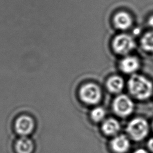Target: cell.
I'll use <instances>...</instances> for the list:
<instances>
[{"label": "cell", "instance_id": "cell-1", "mask_svg": "<svg viewBox=\"0 0 153 153\" xmlns=\"http://www.w3.org/2000/svg\"><path fill=\"white\" fill-rule=\"evenodd\" d=\"M127 87L130 93L138 100L148 99L153 92L152 82L141 75H132L128 81Z\"/></svg>", "mask_w": 153, "mask_h": 153}, {"label": "cell", "instance_id": "cell-5", "mask_svg": "<svg viewBox=\"0 0 153 153\" xmlns=\"http://www.w3.org/2000/svg\"><path fill=\"white\" fill-rule=\"evenodd\" d=\"M112 107L117 115L124 117L132 113L134 109V103L127 95L120 94L114 100Z\"/></svg>", "mask_w": 153, "mask_h": 153}, {"label": "cell", "instance_id": "cell-9", "mask_svg": "<svg viewBox=\"0 0 153 153\" xmlns=\"http://www.w3.org/2000/svg\"><path fill=\"white\" fill-rule=\"evenodd\" d=\"M112 149L118 153L126 152L130 146L128 139L124 135H120L114 137L111 142Z\"/></svg>", "mask_w": 153, "mask_h": 153}, {"label": "cell", "instance_id": "cell-18", "mask_svg": "<svg viewBox=\"0 0 153 153\" xmlns=\"http://www.w3.org/2000/svg\"><path fill=\"white\" fill-rule=\"evenodd\" d=\"M152 129H153V123H152Z\"/></svg>", "mask_w": 153, "mask_h": 153}, {"label": "cell", "instance_id": "cell-16", "mask_svg": "<svg viewBox=\"0 0 153 153\" xmlns=\"http://www.w3.org/2000/svg\"><path fill=\"white\" fill-rule=\"evenodd\" d=\"M148 25L153 29V16H151L148 19Z\"/></svg>", "mask_w": 153, "mask_h": 153}, {"label": "cell", "instance_id": "cell-15", "mask_svg": "<svg viewBox=\"0 0 153 153\" xmlns=\"http://www.w3.org/2000/svg\"><path fill=\"white\" fill-rule=\"evenodd\" d=\"M148 148L153 152V138H151L149 140L148 142Z\"/></svg>", "mask_w": 153, "mask_h": 153}, {"label": "cell", "instance_id": "cell-4", "mask_svg": "<svg viewBox=\"0 0 153 153\" xmlns=\"http://www.w3.org/2000/svg\"><path fill=\"white\" fill-rule=\"evenodd\" d=\"M79 96L84 102L90 105H94L100 100L102 92L96 84L88 83L82 86L79 90Z\"/></svg>", "mask_w": 153, "mask_h": 153}, {"label": "cell", "instance_id": "cell-13", "mask_svg": "<svg viewBox=\"0 0 153 153\" xmlns=\"http://www.w3.org/2000/svg\"><path fill=\"white\" fill-rule=\"evenodd\" d=\"M142 48L146 51L153 52V30L145 33L140 39Z\"/></svg>", "mask_w": 153, "mask_h": 153}, {"label": "cell", "instance_id": "cell-10", "mask_svg": "<svg viewBox=\"0 0 153 153\" xmlns=\"http://www.w3.org/2000/svg\"><path fill=\"white\" fill-rule=\"evenodd\" d=\"M33 148L34 146L32 140L27 136H22L15 144L17 153H32Z\"/></svg>", "mask_w": 153, "mask_h": 153}, {"label": "cell", "instance_id": "cell-6", "mask_svg": "<svg viewBox=\"0 0 153 153\" xmlns=\"http://www.w3.org/2000/svg\"><path fill=\"white\" fill-rule=\"evenodd\" d=\"M35 123L33 120L27 115L19 117L15 122V130L22 136H27L34 129Z\"/></svg>", "mask_w": 153, "mask_h": 153}, {"label": "cell", "instance_id": "cell-17", "mask_svg": "<svg viewBox=\"0 0 153 153\" xmlns=\"http://www.w3.org/2000/svg\"><path fill=\"white\" fill-rule=\"evenodd\" d=\"M134 153H148V152L143 149H139L136 150Z\"/></svg>", "mask_w": 153, "mask_h": 153}, {"label": "cell", "instance_id": "cell-8", "mask_svg": "<svg viewBox=\"0 0 153 153\" xmlns=\"http://www.w3.org/2000/svg\"><path fill=\"white\" fill-rule=\"evenodd\" d=\"M133 20L130 15L125 12L120 11L117 13L114 17V23L115 26L120 30H126L132 25Z\"/></svg>", "mask_w": 153, "mask_h": 153}, {"label": "cell", "instance_id": "cell-2", "mask_svg": "<svg viewBox=\"0 0 153 153\" xmlns=\"http://www.w3.org/2000/svg\"><path fill=\"white\" fill-rule=\"evenodd\" d=\"M135 47V42L133 38L125 33L115 37L112 41V48L114 51L120 55H127Z\"/></svg>", "mask_w": 153, "mask_h": 153}, {"label": "cell", "instance_id": "cell-12", "mask_svg": "<svg viewBox=\"0 0 153 153\" xmlns=\"http://www.w3.org/2000/svg\"><path fill=\"white\" fill-rule=\"evenodd\" d=\"M120 126L118 121L114 118L106 120L102 126L103 131L108 135H112L117 133L120 130Z\"/></svg>", "mask_w": 153, "mask_h": 153}, {"label": "cell", "instance_id": "cell-11", "mask_svg": "<svg viewBox=\"0 0 153 153\" xmlns=\"http://www.w3.org/2000/svg\"><path fill=\"white\" fill-rule=\"evenodd\" d=\"M124 86V81L120 76L114 75L110 77L106 82L108 90L112 93H118L122 91Z\"/></svg>", "mask_w": 153, "mask_h": 153}, {"label": "cell", "instance_id": "cell-7", "mask_svg": "<svg viewBox=\"0 0 153 153\" xmlns=\"http://www.w3.org/2000/svg\"><path fill=\"white\" fill-rule=\"evenodd\" d=\"M120 70L125 74H134L140 67L139 59L134 56H127L120 62Z\"/></svg>", "mask_w": 153, "mask_h": 153}, {"label": "cell", "instance_id": "cell-3", "mask_svg": "<svg viewBox=\"0 0 153 153\" xmlns=\"http://www.w3.org/2000/svg\"><path fill=\"white\" fill-rule=\"evenodd\" d=\"M147 121L142 118H136L131 120L127 127L128 133L134 140H139L143 139L148 132Z\"/></svg>", "mask_w": 153, "mask_h": 153}, {"label": "cell", "instance_id": "cell-14", "mask_svg": "<svg viewBox=\"0 0 153 153\" xmlns=\"http://www.w3.org/2000/svg\"><path fill=\"white\" fill-rule=\"evenodd\" d=\"M106 112L105 109L102 107H96L91 112V117L96 122H99L103 120L105 117Z\"/></svg>", "mask_w": 153, "mask_h": 153}]
</instances>
